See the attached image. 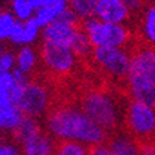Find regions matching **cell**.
Wrapping results in <instances>:
<instances>
[{
  "label": "cell",
  "mask_w": 155,
  "mask_h": 155,
  "mask_svg": "<svg viewBox=\"0 0 155 155\" xmlns=\"http://www.w3.org/2000/svg\"><path fill=\"white\" fill-rule=\"evenodd\" d=\"M45 132L55 141H75L86 147L103 144L110 136L91 120L81 107L69 104L50 108L45 116Z\"/></svg>",
  "instance_id": "1"
},
{
  "label": "cell",
  "mask_w": 155,
  "mask_h": 155,
  "mask_svg": "<svg viewBox=\"0 0 155 155\" xmlns=\"http://www.w3.org/2000/svg\"><path fill=\"white\" fill-rule=\"evenodd\" d=\"M81 110L105 132H118L123 120V108L111 91L103 89L89 90L81 97Z\"/></svg>",
  "instance_id": "2"
},
{
  "label": "cell",
  "mask_w": 155,
  "mask_h": 155,
  "mask_svg": "<svg viewBox=\"0 0 155 155\" xmlns=\"http://www.w3.org/2000/svg\"><path fill=\"white\" fill-rule=\"evenodd\" d=\"M122 126L125 133L137 143L155 140V108L129 100L123 111Z\"/></svg>",
  "instance_id": "3"
},
{
  "label": "cell",
  "mask_w": 155,
  "mask_h": 155,
  "mask_svg": "<svg viewBox=\"0 0 155 155\" xmlns=\"http://www.w3.org/2000/svg\"><path fill=\"white\" fill-rule=\"evenodd\" d=\"M81 28L87 36L91 47H126L132 40V32L126 25L103 22L90 17L81 22Z\"/></svg>",
  "instance_id": "4"
},
{
  "label": "cell",
  "mask_w": 155,
  "mask_h": 155,
  "mask_svg": "<svg viewBox=\"0 0 155 155\" xmlns=\"http://www.w3.org/2000/svg\"><path fill=\"white\" fill-rule=\"evenodd\" d=\"M130 57V50L126 47H97L91 51V58L101 72L120 82H125L129 74Z\"/></svg>",
  "instance_id": "5"
},
{
  "label": "cell",
  "mask_w": 155,
  "mask_h": 155,
  "mask_svg": "<svg viewBox=\"0 0 155 155\" xmlns=\"http://www.w3.org/2000/svg\"><path fill=\"white\" fill-rule=\"evenodd\" d=\"M39 58L43 67L54 75H68L76 65V55L71 47L51 42H42Z\"/></svg>",
  "instance_id": "6"
},
{
  "label": "cell",
  "mask_w": 155,
  "mask_h": 155,
  "mask_svg": "<svg viewBox=\"0 0 155 155\" xmlns=\"http://www.w3.org/2000/svg\"><path fill=\"white\" fill-rule=\"evenodd\" d=\"M17 107L25 116L35 119L45 118L51 107V94L48 87L39 81H29Z\"/></svg>",
  "instance_id": "7"
},
{
  "label": "cell",
  "mask_w": 155,
  "mask_h": 155,
  "mask_svg": "<svg viewBox=\"0 0 155 155\" xmlns=\"http://www.w3.org/2000/svg\"><path fill=\"white\" fill-rule=\"evenodd\" d=\"M79 32H81V22L60 17L53 24L43 28L40 36H42L43 42L58 43V45L72 47Z\"/></svg>",
  "instance_id": "8"
},
{
  "label": "cell",
  "mask_w": 155,
  "mask_h": 155,
  "mask_svg": "<svg viewBox=\"0 0 155 155\" xmlns=\"http://www.w3.org/2000/svg\"><path fill=\"white\" fill-rule=\"evenodd\" d=\"M130 54L129 74L139 75L155 83V48L147 45H140L130 50Z\"/></svg>",
  "instance_id": "9"
},
{
  "label": "cell",
  "mask_w": 155,
  "mask_h": 155,
  "mask_svg": "<svg viewBox=\"0 0 155 155\" xmlns=\"http://www.w3.org/2000/svg\"><path fill=\"white\" fill-rule=\"evenodd\" d=\"M93 17L103 22L126 25L132 13L122 0H96Z\"/></svg>",
  "instance_id": "10"
},
{
  "label": "cell",
  "mask_w": 155,
  "mask_h": 155,
  "mask_svg": "<svg viewBox=\"0 0 155 155\" xmlns=\"http://www.w3.org/2000/svg\"><path fill=\"white\" fill-rule=\"evenodd\" d=\"M126 90L129 93L130 100L139 101L145 105L155 108V83L148 79L134 74H127L126 76Z\"/></svg>",
  "instance_id": "11"
},
{
  "label": "cell",
  "mask_w": 155,
  "mask_h": 155,
  "mask_svg": "<svg viewBox=\"0 0 155 155\" xmlns=\"http://www.w3.org/2000/svg\"><path fill=\"white\" fill-rule=\"evenodd\" d=\"M18 145L22 155H54L57 141L48 133L42 130Z\"/></svg>",
  "instance_id": "12"
},
{
  "label": "cell",
  "mask_w": 155,
  "mask_h": 155,
  "mask_svg": "<svg viewBox=\"0 0 155 155\" xmlns=\"http://www.w3.org/2000/svg\"><path fill=\"white\" fill-rule=\"evenodd\" d=\"M111 155H140L139 143L125 132H114L107 140Z\"/></svg>",
  "instance_id": "13"
},
{
  "label": "cell",
  "mask_w": 155,
  "mask_h": 155,
  "mask_svg": "<svg viewBox=\"0 0 155 155\" xmlns=\"http://www.w3.org/2000/svg\"><path fill=\"white\" fill-rule=\"evenodd\" d=\"M24 118L25 115L22 114V111L14 104L0 108V133L3 136H13Z\"/></svg>",
  "instance_id": "14"
},
{
  "label": "cell",
  "mask_w": 155,
  "mask_h": 155,
  "mask_svg": "<svg viewBox=\"0 0 155 155\" xmlns=\"http://www.w3.org/2000/svg\"><path fill=\"white\" fill-rule=\"evenodd\" d=\"M39 51L32 46H21L15 54V68L25 75L32 74L39 64Z\"/></svg>",
  "instance_id": "15"
},
{
  "label": "cell",
  "mask_w": 155,
  "mask_h": 155,
  "mask_svg": "<svg viewBox=\"0 0 155 155\" xmlns=\"http://www.w3.org/2000/svg\"><path fill=\"white\" fill-rule=\"evenodd\" d=\"M140 31L147 46L155 48V4H148L141 11Z\"/></svg>",
  "instance_id": "16"
},
{
  "label": "cell",
  "mask_w": 155,
  "mask_h": 155,
  "mask_svg": "<svg viewBox=\"0 0 155 155\" xmlns=\"http://www.w3.org/2000/svg\"><path fill=\"white\" fill-rule=\"evenodd\" d=\"M68 8V0L67 2H61L57 4H51V6H43L42 8H39L35 11L33 18L38 22V25L40 28H46L47 25L53 24L55 19L60 18L62 13Z\"/></svg>",
  "instance_id": "17"
},
{
  "label": "cell",
  "mask_w": 155,
  "mask_h": 155,
  "mask_svg": "<svg viewBox=\"0 0 155 155\" xmlns=\"http://www.w3.org/2000/svg\"><path fill=\"white\" fill-rule=\"evenodd\" d=\"M43 127L39 122V119H35V118H29V116H25L21 122V125L18 126V129L14 132V134L11 136V139L17 143V144H21L24 140L29 139L35 136L36 133L42 132Z\"/></svg>",
  "instance_id": "18"
},
{
  "label": "cell",
  "mask_w": 155,
  "mask_h": 155,
  "mask_svg": "<svg viewBox=\"0 0 155 155\" xmlns=\"http://www.w3.org/2000/svg\"><path fill=\"white\" fill-rule=\"evenodd\" d=\"M94 6H96V0H68V7L81 21L93 17Z\"/></svg>",
  "instance_id": "19"
},
{
  "label": "cell",
  "mask_w": 155,
  "mask_h": 155,
  "mask_svg": "<svg viewBox=\"0 0 155 155\" xmlns=\"http://www.w3.org/2000/svg\"><path fill=\"white\" fill-rule=\"evenodd\" d=\"M14 86L13 72L0 74V108L11 105V89Z\"/></svg>",
  "instance_id": "20"
},
{
  "label": "cell",
  "mask_w": 155,
  "mask_h": 155,
  "mask_svg": "<svg viewBox=\"0 0 155 155\" xmlns=\"http://www.w3.org/2000/svg\"><path fill=\"white\" fill-rule=\"evenodd\" d=\"M10 8H11L13 15L17 18V21H21V22L31 19L35 14V10L32 8L28 0H11Z\"/></svg>",
  "instance_id": "21"
},
{
  "label": "cell",
  "mask_w": 155,
  "mask_h": 155,
  "mask_svg": "<svg viewBox=\"0 0 155 155\" xmlns=\"http://www.w3.org/2000/svg\"><path fill=\"white\" fill-rule=\"evenodd\" d=\"M54 155H89V147L75 141H57Z\"/></svg>",
  "instance_id": "22"
},
{
  "label": "cell",
  "mask_w": 155,
  "mask_h": 155,
  "mask_svg": "<svg viewBox=\"0 0 155 155\" xmlns=\"http://www.w3.org/2000/svg\"><path fill=\"white\" fill-rule=\"evenodd\" d=\"M42 35V28L38 25L35 18H31L22 22V46H31Z\"/></svg>",
  "instance_id": "23"
},
{
  "label": "cell",
  "mask_w": 155,
  "mask_h": 155,
  "mask_svg": "<svg viewBox=\"0 0 155 155\" xmlns=\"http://www.w3.org/2000/svg\"><path fill=\"white\" fill-rule=\"evenodd\" d=\"M17 24V18L11 11H4L0 8V42L10 39L13 29Z\"/></svg>",
  "instance_id": "24"
},
{
  "label": "cell",
  "mask_w": 155,
  "mask_h": 155,
  "mask_svg": "<svg viewBox=\"0 0 155 155\" xmlns=\"http://www.w3.org/2000/svg\"><path fill=\"white\" fill-rule=\"evenodd\" d=\"M15 69V53L4 50L0 46V74L13 72Z\"/></svg>",
  "instance_id": "25"
},
{
  "label": "cell",
  "mask_w": 155,
  "mask_h": 155,
  "mask_svg": "<svg viewBox=\"0 0 155 155\" xmlns=\"http://www.w3.org/2000/svg\"><path fill=\"white\" fill-rule=\"evenodd\" d=\"M0 155H22L19 145L13 139L8 140L6 136L0 134Z\"/></svg>",
  "instance_id": "26"
},
{
  "label": "cell",
  "mask_w": 155,
  "mask_h": 155,
  "mask_svg": "<svg viewBox=\"0 0 155 155\" xmlns=\"http://www.w3.org/2000/svg\"><path fill=\"white\" fill-rule=\"evenodd\" d=\"M130 13H141L144 8V0H122Z\"/></svg>",
  "instance_id": "27"
},
{
  "label": "cell",
  "mask_w": 155,
  "mask_h": 155,
  "mask_svg": "<svg viewBox=\"0 0 155 155\" xmlns=\"http://www.w3.org/2000/svg\"><path fill=\"white\" fill-rule=\"evenodd\" d=\"M89 155H111L108 144L103 143V144H97L93 147H89Z\"/></svg>",
  "instance_id": "28"
},
{
  "label": "cell",
  "mask_w": 155,
  "mask_h": 155,
  "mask_svg": "<svg viewBox=\"0 0 155 155\" xmlns=\"http://www.w3.org/2000/svg\"><path fill=\"white\" fill-rule=\"evenodd\" d=\"M140 155H155V140L147 143H139Z\"/></svg>",
  "instance_id": "29"
},
{
  "label": "cell",
  "mask_w": 155,
  "mask_h": 155,
  "mask_svg": "<svg viewBox=\"0 0 155 155\" xmlns=\"http://www.w3.org/2000/svg\"><path fill=\"white\" fill-rule=\"evenodd\" d=\"M28 2L35 11L39 10V8H42L43 6H46V0H28Z\"/></svg>",
  "instance_id": "30"
},
{
  "label": "cell",
  "mask_w": 155,
  "mask_h": 155,
  "mask_svg": "<svg viewBox=\"0 0 155 155\" xmlns=\"http://www.w3.org/2000/svg\"><path fill=\"white\" fill-rule=\"evenodd\" d=\"M61 2H67V0H46V6H51V4H57Z\"/></svg>",
  "instance_id": "31"
},
{
  "label": "cell",
  "mask_w": 155,
  "mask_h": 155,
  "mask_svg": "<svg viewBox=\"0 0 155 155\" xmlns=\"http://www.w3.org/2000/svg\"><path fill=\"white\" fill-rule=\"evenodd\" d=\"M154 4H155V0H154Z\"/></svg>",
  "instance_id": "32"
}]
</instances>
